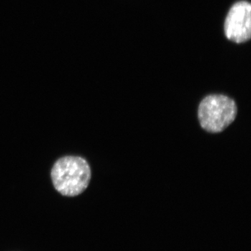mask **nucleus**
Here are the masks:
<instances>
[{
	"mask_svg": "<svg viewBox=\"0 0 251 251\" xmlns=\"http://www.w3.org/2000/svg\"><path fill=\"white\" fill-rule=\"evenodd\" d=\"M90 165L80 156L59 158L51 171L54 188L62 196L74 197L85 191L91 179Z\"/></svg>",
	"mask_w": 251,
	"mask_h": 251,
	"instance_id": "f257e3e1",
	"label": "nucleus"
},
{
	"mask_svg": "<svg viewBox=\"0 0 251 251\" xmlns=\"http://www.w3.org/2000/svg\"><path fill=\"white\" fill-rule=\"evenodd\" d=\"M237 115L235 101L223 94H211L204 97L198 107L200 124L209 133L224 131L234 121Z\"/></svg>",
	"mask_w": 251,
	"mask_h": 251,
	"instance_id": "f03ea898",
	"label": "nucleus"
},
{
	"mask_svg": "<svg viewBox=\"0 0 251 251\" xmlns=\"http://www.w3.org/2000/svg\"><path fill=\"white\" fill-rule=\"evenodd\" d=\"M224 32L228 40L243 44L251 37V4L242 0L232 5L224 23Z\"/></svg>",
	"mask_w": 251,
	"mask_h": 251,
	"instance_id": "7ed1b4c3",
	"label": "nucleus"
}]
</instances>
